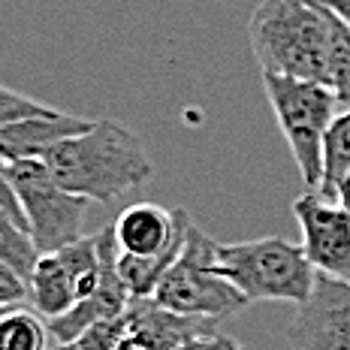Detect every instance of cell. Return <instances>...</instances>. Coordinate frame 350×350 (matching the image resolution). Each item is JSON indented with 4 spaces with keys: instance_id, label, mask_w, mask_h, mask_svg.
Instances as JSON below:
<instances>
[{
    "instance_id": "obj_5",
    "label": "cell",
    "mask_w": 350,
    "mask_h": 350,
    "mask_svg": "<svg viewBox=\"0 0 350 350\" xmlns=\"http://www.w3.org/2000/svg\"><path fill=\"white\" fill-rule=\"evenodd\" d=\"M154 302L187 317L217 320L247 308V296L217 269V242L191 221L187 242L154 290Z\"/></svg>"
},
{
    "instance_id": "obj_6",
    "label": "cell",
    "mask_w": 350,
    "mask_h": 350,
    "mask_svg": "<svg viewBox=\"0 0 350 350\" xmlns=\"http://www.w3.org/2000/svg\"><path fill=\"white\" fill-rule=\"evenodd\" d=\"M262 88L278 118V127L290 145V154L296 160V170L311 191H320L323 181V136L335 118L332 88L308 82V79L275 76L262 72Z\"/></svg>"
},
{
    "instance_id": "obj_22",
    "label": "cell",
    "mask_w": 350,
    "mask_h": 350,
    "mask_svg": "<svg viewBox=\"0 0 350 350\" xmlns=\"http://www.w3.org/2000/svg\"><path fill=\"white\" fill-rule=\"evenodd\" d=\"M335 200H338V206L345 211H350V172L338 181V187H335Z\"/></svg>"
},
{
    "instance_id": "obj_17",
    "label": "cell",
    "mask_w": 350,
    "mask_h": 350,
    "mask_svg": "<svg viewBox=\"0 0 350 350\" xmlns=\"http://www.w3.org/2000/svg\"><path fill=\"white\" fill-rule=\"evenodd\" d=\"M49 109L52 106L0 85V127H6V124H12V121H21V118H33V115H46Z\"/></svg>"
},
{
    "instance_id": "obj_7",
    "label": "cell",
    "mask_w": 350,
    "mask_h": 350,
    "mask_svg": "<svg viewBox=\"0 0 350 350\" xmlns=\"http://www.w3.org/2000/svg\"><path fill=\"white\" fill-rule=\"evenodd\" d=\"M10 181L40 254L61 251L82 239V221L91 200L64 191L49 172L46 160H12Z\"/></svg>"
},
{
    "instance_id": "obj_4",
    "label": "cell",
    "mask_w": 350,
    "mask_h": 350,
    "mask_svg": "<svg viewBox=\"0 0 350 350\" xmlns=\"http://www.w3.org/2000/svg\"><path fill=\"white\" fill-rule=\"evenodd\" d=\"M217 269L242 290L247 302L302 305L317 281V269L308 262L302 245L281 236L217 245Z\"/></svg>"
},
{
    "instance_id": "obj_11",
    "label": "cell",
    "mask_w": 350,
    "mask_h": 350,
    "mask_svg": "<svg viewBox=\"0 0 350 350\" xmlns=\"http://www.w3.org/2000/svg\"><path fill=\"white\" fill-rule=\"evenodd\" d=\"M124 317H127V338H133L145 350H178L187 341L217 329V320L178 314L151 296H133Z\"/></svg>"
},
{
    "instance_id": "obj_9",
    "label": "cell",
    "mask_w": 350,
    "mask_h": 350,
    "mask_svg": "<svg viewBox=\"0 0 350 350\" xmlns=\"http://www.w3.org/2000/svg\"><path fill=\"white\" fill-rule=\"evenodd\" d=\"M293 350H350V284L317 272L311 296L287 329Z\"/></svg>"
},
{
    "instance_id": "obj_3",
    "label": "cell",
    "mask_w": 350,
    "mask_h": 350,
    "mask_svg": "<svg viewBox=\"0 0 350 350\" xmlns=\"http://www.w3.org/2000/svg\"><path fill=\"white\" fill-rule=\"evenodd\" d=\"M187 230L191 215L185 208H163L157 202H133L115 217V266L130 293L154 296L187 242Z\"/></svg>"
},
{
    "instance_id": "obj_8",
    "label": "cell",
    "mask_w": 350,
    "mask_h": 350,
    "mask_svg": "<svg viewBox=\"0 0 350 350\" xmlns=\"http://www.w3.org/2000/svg\"><path fill=\"white\" fill-rule=\"evenodd\" d=\"M103 281V257H100V239L82 236L61 251L40 254L33 262V272L27 278V290L36 314L55 320L67 314L76 302L94 296Z\"/></svg>"
},
{
    "instance_id": "obj_20",
    "label": "cell",
    "mask_w": 350,
    "mask_h": 350,
    "mask_svg": "<svg viewBox=\"0 0 350 350\" xmlns=\"http://www.w3.org/2000/svg\"><path fill=\"white\" fill-rule=\"evenodd\" d=\"M178 350H245L242 341L230 338V335H221V332H208V335H200V338L187 341V345H181Z\"/></svg>"
},
{
    "instance_id": "obj_1",
    "label": "cell",
    "mask_w": 350,
    "mask_h": 350,
    "mask_svg": "<svg viewBox=\"0 0 350 350\" xmlns=\"http://www.w3.org/2000/svg\"><path fill=\"white\" fill-rule=\"evenodd\" d=\"M46 166L64 191L94 202H112L139 191L154 175L148 148L121 121H91L88 130L46 151Z\"/></svg>"
},
{
    "instance_id": "obj_10",
    "label": "cell",
    "mask_w": 350,
    "mask_h": 350,
    "mask_svg": "<svg viewBox=\"0 0 350 350\" xmlns=\"http://www.w3.org/2000/svg\"><path fill=\"white\" fill-rule=\"evenodd\" d=\"M293 215L311 266L350 284V211L332 206L320 193H302L293 200Z\"/></svg>"
},
{
    "instance_id": "obj_13",
    "label": "cell",
    "mask_w": 350,
    "mask_h": 350,
    "mask_svg": "<svg viewBox=\"0 0 350 350\" xmlns=\"http://www.w3.org/2000/svg\"><path fill=\"white\" fill-rule=\"evenodd\" d=\"M0 350H52V335L42 314L25 305L3 308L0 314Z\"/></svg>"
},
{
    "instance_id": "obj_14",
    "label": "cell",
    "mask_w": 350,
    "mask_h": 350,
    "mask_svg": "<svg viewBox=\"0 0 350 350\" xmlns=\"http://www.w3.org/2000/svg\"><path fill=\"white\" fill-rule=\"evenodd\" d=\"M350 172V106L341 115H335L329 130L323 136V181L320 196L335 200V187Z\"/></svg>"
},
{
    "instance_id": "obj_21",
    "label": "cell",
    "mask_w": 350,
    "mask_h": 350,
    "mask_svg": "<svg viewBox=\"0 0 350 350\" xmlns=\"http://www.w3.org/2000/svg\"><path fill=\"white\" fill-rule=\"evenodd\" d=\"M323 3L329 6V10H332L341 21H345V27L350 31V0H323Z\"/></svg>"
},
{
    "instance_id": "obj_15",
    "label": "cell",
    "mask_w": 350,
    "mask_h": 350,
    "mask_svg": "<svg viewBox=\"0 0 350 350\" xmlns=\"http://www.w3.org/2000/svg\"><path fill=\"white\" fill-rule=\"evenodd\" d=\"M36 260H40V251H36L27 227L18 224L10 211L0 208V262L16 269L21 278H31Z\"/></svg>"
},
{
    "instance_id": "obj_16",
    "label": "cell",
    "mask_w": 350,
    "mask_h": 350,
    "mask_svg": "<svg viewBox=\"0 0 350 350\" xmlns=\"http://www.w3.org/2000/svg\"><path fill=\"white\" fill-rule=\"evenodd\" d=\"M127 335V317H112L100 320L91 329H85L79 338L67 341V345H52V350H115Z\"/></svg>"
},
{
    "instance_id": "obj_23",
    "label": "cell",
    "mask_w": 350,
    "mask_h": 350,
    "mask_svg": "<svg viewBox=\"0 0 350 350\" xmlns=\"http://www.w3.org/2000/svg\"><path fill=\"white\" fill-rule=\"evenodd\" d=\"M115 350H145V347H142V345H136L133 338H127V335H124V341H121V345L115 347Z\"/></svg>"
},
{
    "instance_id": "obj_12",
    "label": "cell",
    "mask_w": 350,
    "mask_h": 350,
    "mask_svg": "<svg viewBox=\"0 0 350 350\" xmlns=\"http://www.w3.org/2000/svg\"><path fill=\"white\" fill-rule=\"evenodd\" d=\"M88 124L91 121L57 112V109H49L46 115H33V118L12 121L6 127H0V157L6 163H12V160H33V157L42 160L49 148H55L57 142L88 130Z\"/></svg>"
},
{
    "instance_id": "obj_2",
    "label": "cell",
    "mask_w": 350,
    "mask_h": 350,
    "mask_svg": "<svg viewBox=\"0 0 350 350\" xmlns=\"http://www.w3.org/2000/svg\"><path fill=\"white\" fill-rule=\"evenodd\" d=\"M341 18L323 0H260L251 16V49L262 72L329 88Z\"/></svg>"
},
{
    "instance_id": "obj_19",
    "label": "cell",
    "mask_w": 350,
    "mask_h": 350,
    "mask_svg": "<svg viewBox=\"0 0 350 350\" xmlns=\"http://www.w3.org/2000/svg\"><path fill=\"white\" fill-rule=\"evenodd\" d=\"M0 208L10 211L18 224H25V227H27L25 215H21V202H18L16 191H12V181H10V163H6L3 157H0Z\"/></svg>"
},
{
    "instance_id": "obj_18",
    "label": "cell",
    "mask_w": 350,
    "mask_h": 350,
    "mask_svg": "<svg viewBox=\"0 0 350 350\" xmlns=\"http://www.w3.org/2000/svg\"><path fill=\"white\" fill-rule=\"evenodd\" d=\"M31 299L27 278H21L16 269L0 262V308H12V305H25Z\"/></svg>"
}]
</instances>
